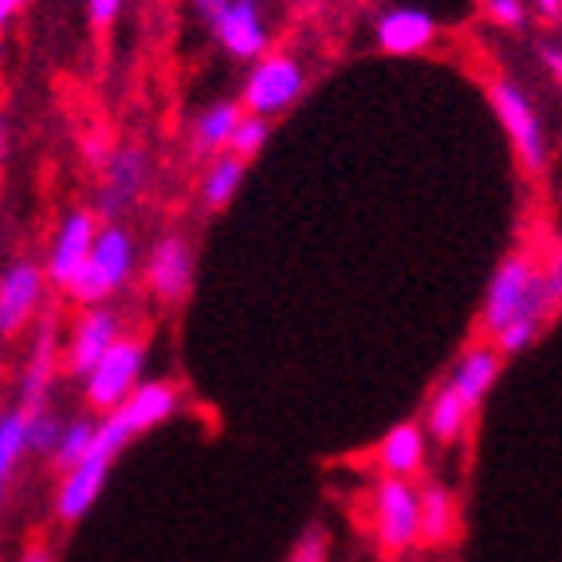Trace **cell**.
I'll return each mask as SVG.
<instances>
[{"label":"cell","instance_id":"30bf717a","mask_svg":"<svg viewBox=\"0 0 562 562\" xmlns=\"http://www.w3.org/2000/svg\"><path fill=\"white\" fill-rule=\"evenodd\" d=\"M111 464L114 460L87 452L76 469L64 472L59 492H56V519L59 524H76V519H83L87 512H91L94 499H99V492H103L106 476H111Z\"/></svg>","mask_w":562,"mask_h":562},{"label":"cell","instance_id":"8992f818","mask_svg":"<svg viewBox=\"0 0 562 562\" xmlns=\"http://www.w3.org/2000/svg\"><path fill=\"white\" fill-rule=\"evenodd\" d=\"M142 362H146V347L138 338L119 335L111 347L103 350V358L91 366V374L83 378L87 382V405L99 413H111L126 402L134 385L142 378Z\"/></svg>","mask_w":562,"mask_h":562},{"label":"cell","instance_id":"7c38bea8","mask_svg":"<svg viewBox=\"0 0 562 562\" xmlns=\"http://www.w3.org/2000/svg\"><path fill=\"white\" fill-rule=\"evenodd\" d=\"M94 233H99V225H94V216L87 213V209H76V213L67 216L56 233L52 252H47V276L44 280H52L56 288H67L71 276H76L87 263V256H91Z\"/></svg>","mask_w":562,"mask_h":562},{"label":"cell","instance_id":"9a60e30c","mask_svg":"<svg viewBox=\"0 0 562 562\" xmlns=\"http://www.w3.org/2000/svg\"><path fill=\"white\" fill-rule=\"evenodd\" d=\"M425 449H429V437L417 422H402L394 429H385V437L378 441L374 460L385 476H402L413 480L425 469Z\"/></svg>","mask_w":562,"mask_h":562},{"label":"cell","instance_id":"f1b7e54d","mask_svg":"<svg viewBox=\"0 0 562 562\" xmlns=\"http://www.w3.org/2000/svg\"><path fill=\"white\" fill-rule=\"evenodd\" d=\"M539 280H543L547 303H551V311L559 315V300H562V256H559V248L547 256V276L539 272Z\"/></svg>","mask_w":562,"mask_h":562},{"label":"cell","instance_id":"8d00e7d4","mask_svg":"<svg viewBox=\"0 0 562 562\" xmlns=\"http://www.w3.org/2000/svg\"><path fill=\"white\" fill-rule=\"evenodd\" d=\"M0 161H4V126H0Z\"/></svg>","mask_w":562,"mask_h":562},{"label":"cell","instance_id":"1f68e13d","mask_svg":"<svg viewBox=\"0 0 562 562\" xmlns=\"http://www.w3.org/2000/svg\"><path fill=\"white\" fill-rule=\"evenodd\" d=\"M83 154H87V161H91V166H103V161H106V142L99 138V134H91V138L83 142Z\"/></svg>","mask_w":562,"mask_h":562},{"label":"cell","instance_id":"d4e9b609","mask_svg":"<svg viewBox=\"0 0 562 562\" xmlns=\"http://www.w3.org/2000/svg\"><path fill=\"white\" fill-rule=\"evenodd\" d=\"M539 330H543V319H531V315H516L512 323H504V327L492 335V350H496L499 358H512V355H524L527 347H531L535 338H539Z\"/></svg>","mask_w":562,"mask_h":562},{"label":"cell","instance_id":"7a4b0ae2","mask_svg":"<svg viewBox=\"0 0 562 562\" xmlns=\"http://www.w3.org/2000/svg\"><path fill=\"white\" fill-rule=\"evenodd\" d=\"M134 272V236L122 225H106L94 233L91 256L87 263L71 276L64 291H71V300L83 303V307H99V303L119 291L122 283L131 280Z\"/></svg>","mask_w":562,"mask_h":562},{"label":"cell","instance_id":"d6a6232c","mask_svg":"<svg viewBox=\"0 0 562 562\" xmlns=\"http://www.w3.org/2000/svg\"><path fill=\"white\" fill-rule=\"evenodd\" d=\"M228 0H193V9H198V16L205 20V24H213L216 16H221V9H225Z\"/></svg>","mask_w":562,"mask_h":562},{"label":"cell","instance_id":"277c9868","mask_svg":"<svg viewBox=\"0 0 562 562\" xmlns=\"http://www.w3.org/2000/svg\"><path fill=\"white\" fill-rule=\"evenodd\" d=\"M303 87H307V71H303L300 59L288 56V52H263L260 64L244 79L240 106L256 119H276L288 106H295Z\"/></svg>","mask_w":562,"mask_h":562},{"label":"cell","instance_id":"d6986e66","mask_svg":"<svg viewBox=\"0 0 562 562\" xmlns=\"http://www.w3.org/2000/svg\"><path fill=\"white\" fill-rule=\"evenodd\" d=\"M472 425V409L452 394L449 385L432 390L429 405H425V437H432L437 445H457Z\"/></svg>","mask_w":562,"mask_h":562},{"label":"cell","instance_id":"484cf974","mask_svg":"<svg viewBox=\"0 0 562 562\" xmlns=\"http://www.w3.org/2000/svg\"><path fill=\"white\" fill-rule=\"evenodd\" d=\"M268 134H272V122H268V119H256V114H244V119L233 126V138H228L225 150L233 154V158L248 161L252 154H260V150H263V142H268Z\"/></svg>","mask_w":562,"mask_h":562},{"label":"cell","instance_id":"74e56055","mask_svg":"<svg viewBox=\"0 0 562 562\" xmlns=\"http://www.w3.org/2000/svg\"><path fill=\"white\" fill-rule=\"evenodd\" d=\"M0 504H4V480H0Z\"/></svg>","mask_w":562,"mask_h":562},{"label":"cell","instance_id":"52a82bcc","mask_svg":"<svg viewBox=\"0 0 562 562\" xmlns=\"http://www.w3.org/2000/svg\"><path fill=\"white\" fill-rule=\"evenodd\" d=\"M209 29L233 59H260L268 52V20L260 0H228Z\"/></svg>","mask_w":562,"mask_h":562},{"label":"cell","instance_id":"d590c367","mask_svg":"<svg viewBox=\"0 0 562 562\" xmlns=\"http://www.w3.org/2000/svg\"><path fill=\"white\" fill-rule=\"evenodd\" d=\"M20 562H56V559H52V551H47V547H32V551L24 554Z\"/></svg>","mask_w":562,"mask_h":562},{"label":"cell","instance_id":"4dcf8cb0","mask_svg":"<svg viewBox=\"0 0 562 562\" xmlns=\"http://www.w3.org/2000/svg\"><path fill=\"white\" fill-rule=\"evenodd\" d=\"M539 56H543L551 79L559 83V79H562V47H559V40H543V44H539Z\"/></svg>","mask_w":562,"mask_h":562},{"label":"cell","instance_id":"cb8c5ba5","mask_svg":"<svg viewBox=\"0 0 562 562\" xmlns=\"http://www.w3.org/2000/svg\"><path fill=\"white\" fill-rule=\"evenodd\" d=\"M91 441H94V422H91V417H76V422H67L64 437H59L56 452H52V464H56V472L76 469L79 460L87 457V449H91Z\"/></svg>","mask_w":562,"mask_h":562},{"label":"cell","instance_id":"5b68a950","mask_svg":"<svg viewBox=\"0 0 562 562\" xmlns=\"http://www.w3.org/2000/svg\"><path fill=\"white\" fill-rule=\"evenodd\" d=\"M417 516H422V496L409 480H378L370 492V524H374V539L385 554H402L417 547Z\"/></svg>","mask_w":562,"mask_h":562},{"label":"cell","instance_id":"5bb4252c","mask_svg":"<svg viewBox=\"0 0 562 562\" xmlns=\"http://www.w3.org/2000/svg\"><path fill=\"white\" fill-rule=\"evenodd\" d=\"M122 335V323L111 307H87V315L76 323L71 347H67V370L76 378L91 374V366L103 358V350Z\"/></svg>","mask_w":562,"mask_h":562},{"label":"cell","instance_id":"f546056e","mask_svg":"<svg viewBox=\"0 0 562 562\" xmlns=\"http://www.w3.org/2000/svg\"><path fill=\"white\" fill-rule=\"evenodd\" d=\"M87 12H91L94 29H111L114 16L122 12V0H87Z\"/></svg>","mask_w":562,"mask_h":562},{"label":"cell","instance_id":"44dd1931","mask_svg":"<svg viewBox=\"0 0 562 562\" xmlns=\"http://www.w3.org/2000/svg\"><path fill=\"white\" fill-rule=\"evenodd\" d=\"M52 366H56V330L47 327L40 347L32 350V362L24 370V382H20V405L24 409H40L44 405V390L52 382Z\"/></svg>","mask_w":562,"mask_h":562},{"label":"cell","instance_id":"e0dca14e","mask_svg":"<svg viewBox=\"0 0 562 562\" xmlns=\"http://www.w3.org/2000/svg\"><path fill=\"white\" fill-rule=\"evenodd\" d=\"M122 417V422L131 425V432L138 437V432L154 429V425L169 422L173 413H178V385L169 382H138L126 394V402L114 409Z\"/></svg>","mask_w":562,"mask_h":562},{"label":"cell","instance_id":"8fae6325","mask_svg":"<svg viewBox=\"0 0 562 562\" xmlns=\"http://www.w3.org/2000/svg\"><path fill=\"white\" fill-rule=\"evenodd\" d=\"M44 300V272L40 263L16 260L0 276V330L12 335L32 319V311Z\"/></svg>","mask_w":562,"mask_h":562},{"label":"cell","instance_id":"ffe728a7","mask_svg":"<svg viewBox=\"0 0 562 562\" xmlns=\"http://www.w3.org/2000/svg\"><path fill=\"white\" fill-rule=\"evenodd\" d=\"M244 119L240 103H213L193 126V154L198 158H209V154H221L233 138V126Z\"/></svg>","mask_w":562,"mask_h":562},{"label":"cell","instance_id":"603a6c76","mask_svg":"<svg viewBox=\"0 0 562 562\" xmlns=\"http://www.w3.org/2000/svg\"><path fill=\"white\" fill-rule=\"evenodd\" d=\"M29 413L32 409H24V405L0 413V480H9L20 457L29 452Z\"/></svg>","mask_w":562,"mask_h":562},{"label":"cell","instance_id":"ba28073f","mask_svg":"<svg viewBox=\"0 0 562 562\" xmlns=\"http://www.w3.org/2000/svg\"><path fill=\"white\" fill-rule=\"evenodd\" d=\"M146 288L161 303H181L193 288V248L186 236L169 233L154 244L150 260H146Z\"/></svg>","mask_w":562,"mask_h":562},{"label":"cell","instance_id":"e575fe53","mask_svg":"<svg viewBox=\"0 0 562 562\" xmlns=\"http://www.w3.org/2000/svg\"><path fill=\"white\" fill-rule=\"evenodd\" d=\"M20 9H24V0H0V29H4Z\"/></svg>","mask_w":562,"mask_h":562},{"label":"cell","instance_id":"2e32d148","mask_svg":"<svg viewBox=\"0 0 562 562\" xmlns=\"http://www.w3.org/2000/svg\"><path fill=\"white\" fill-rule=\"evenodd\" d=\"M499 370H504V358L496 355L492 347H472L460 355V362L452 366L449 374V390L460 397V402L469 405L472 413L480 409V402H484L487 394H492V385H496Z\"/></svg>","mask_w":562,"mask_h":562},{"label":"cell","instance_id":"83f0119b","mask_svg":"<svg viewBox=\"0 0 562 562\" xmlns=\"http://www.w3.org/2000/svg\"><path fill=\"white\" fill-rule=\"evenodd\" d=\"M484 12L499 29H524L527 24V0H484Z\"/></svg>","mask_w":562,"mask_h":562},{"label":"cell","instance_id":"6da1fadb","mask_svg":"<svg viewBox=\"0 0 562 562\" xmlns=\"http://www.w3.org/2000/svg\"><path fill=\"white\" fill-rule=\"evenodd\" d=\"M516 315H531V319H547L554 315L551 303H547L543 280H539V268L527 252L507 256L496 268L492 283H487L484 295V330L496 335L504 323H512Z\"/></svg>","mask_w":562,"mask_h":562},{"label":"cell","instance_id":"4fadbf2b","mask_svg":"<svg viewBox=\"0 0 562 562\" xmlns=\"http://www.w3.org/2000/svg\"><path fill=\"white\" fill-rule=\"evenodd\" d=\"M103 166L106 169H103V193H99V213H103L106 221H119V216L138 201L150 166H146V154L142 150H119V154H111Z\"/></svg>","mask_w":562,"mask_h":562},{"label":"cell","instance_id":"ac0fdd59","mask_svg":"<svg viewBox=\"0 0 562 562\" xmlns=\"http://www.w3.org/2000/svg\"><path fill=\"white\" fill-rule=\"evenodd\" d=\"M422 496V516H417V543L445 547L457 539V499L445 484L417 487Z\"/></svg>","mask_w":562,"mask_h":562},{"label":"cell","instance_id":"4316f807","mask_svg":"<svg viewBox=\"0 0 562 562\" xmlns=\"http://www.w3.org/2000/svg\"><path fill=\"white\" fill-rule=\"evenodd\" d=\"M64 417L52 409H32L29 413V452H40V457H52L59 445V437H64Z\"/></svg>","mask_w":562,"mask_h":562},{"label":"cell","instance_id":"836d02e7","mask_svg":"<svg viewBox=\"0 0 562 562\" xmlns=\"http://www.w3.org/2000/svg\"><path fill=\"white\" fill-rule=\"evenodd\" d=\"M535 9H539V16H547L551 24H559V12H562V0H531Z\"/></svg>","mask_w":562,"mask_h":562},{"label":"cell","instance_id":"9c48e42d","mask_svg":"<svg viewBox=\"0 0 562 562\" xmlns=\"http://www.w3.org/2000/svg\"><path fill=\"white\" fill-rule=\"evenodd\" d=\"M374 36H378V47L390 52V56H417V52L437 44L441 29H437V20L425 9L397 4V9H385L382 16H378Z\"/></svg>","mask_w":562,"mask_h":562},{"label":"cell","instance_id":"3957f363","mask_svg":"<svg viewBox=\"0 0 562 562\" xmlns=\"http://www.w3.org/2000/svg\"><path fill=\"white\" fill-rule=\"evenodd\" d=\"M487 99L496 106L512 146H516L519 166L531 178H539L547 169V161H551V142H547V126L539 119V111L531 106V99H527V91L519 83H512V79H492L487 83Z\"/></svg>","mask_w":562,"mask_h":562},{"label":"cell","instance_id":"7402d4cb","mask_svg":"<svg viewBox=\"0 0 562 562\" xmlns=\"http://www.w3.org/2000/svg\"><path fill=\"white\" fill-rule=\"evenodd\" d=\"M244 169H248V161L233 158V154H225V158H216L213 166H209L205 186H201V198H205V205L213 209V213H221V209L233 205L236 189L244 186Z\"/></svg>","mask_w":562,"mask_h":562}]
</instances>
